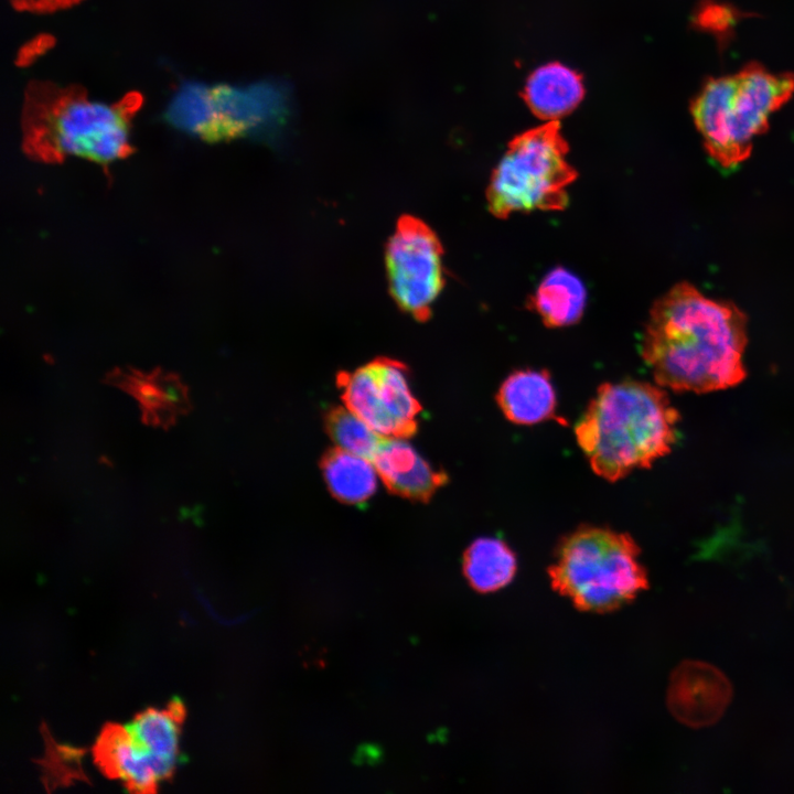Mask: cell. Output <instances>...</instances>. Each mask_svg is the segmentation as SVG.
Returning a JSON list of instances; mask_svg holds the SVG:
<instances>
[{"mask_svg":"<svg viewBox=\"0 0 794 794\" xmlns=\"http://www.w3.org/2000/svg\"><path fill=\"white\" fill-rule=\"evenodd\" d=\"M747 342V316L739 308L682 282L654 303L642 355L661 387L704 394L744 380Z\"/></svg>","mask_w":794,"mask_h":794,"instance_id":"cell-1","label":"cell"},{"mask_svg":"<svg viewBox=\"0 0 794 794\" xmlns=\"http://www.w3.org/2000/svg\"><path fill=\"white\" fill-rule=\"evenodd\" d=\"M142 103L139 92L104 103L79 85L32 81L21 111L22 149L42 163L77 157L107 167L132 153V120Z\"/></svg>","mask_w":794,"mask_h":794,"instance_id":"cell-2","label":"cell"},{"mask_svg":"<svg viewBox=\"0 0 794 794\" xmlns=\"http://www.w3.org/2000/svg\"><path fill=\"white\" fill-rule=\"evenodd\" d=\"M678 421L663 387L626 379L598 388L575 434L593 472L615 482L668 454Z\"/></svg>","mask_w":794,"mask_h":794,"instance_id":"cell-3","label":"cell"},{"mask_svg":"<svg viewBox=\"0 0 794 794\" xmlns=\"http://www.w3.org/2000/svg\"><path fill=\"white\" fill-rule=\"evenodd\" d=\"M793 94V73L750 63L736 73L708 78L693 98L690 112L709 155L730 168L749 158L772 114Z\"/></svg>","mask_w":794,"mask_h":794,"instance_id":"cell-4","label":"cell"},{"mask_svg":"<svg viewBox=\"0 0 794 794\" xmlns=\"http://www.w3.org/2000/svg\"><path fill=\"white\" fill-rule=\"evenodd\" d=\"M640 554L627 533L583 525L558 543L548 567L550 584L578 610H618L648 589Z\"/></svg>","mask_w":794,"mask_h":794,"instance_id":"cell-5","label":"cell"},{"mask_svg":"<svg viewBox=\"0 0 794 794\" xmlns=\"http://www.w3.org/2000/svg\"><path fill=\"white\" fill-rule=\"evenodd\" d=\"M568 151L558 120L517 135L492 173L489 211L498 218L516 212L562 211L567 187L578 176L567 161Z\"/></svg>","mask_w":794,"mask_h":794,"instance_id":"cell-6","label":"cell"},{"mask_svg":"<svg viewBox=\"0 0 794 794\" xmlns=\"http://www.w3.org/2000/svg\"><path fill=\"white\" fill-rule=\"evenodd\" d=\"M443 249L421 219L403 215L389 237L385 266L389 292L398 308L417 321L431 315L444 286Z\"/></svg>","mask_w":794,"mask_h":794,"instance_id":"cell-7","label":"cell"},{"mask_svg":"<svg viewBox=\"0 0 794 794\" xmlns=\"http://www.w3.org/2000/svg\"><path fill=\"white\" fill-rule=\"evenodd\" d=\"M407 366L377 357L353 372L336 375L345 407L385 437L409 438L418 430L422 407L412 394Z\"/></svg>","mask_w":794,"mask_h":794,"instance_id":"cell-8","label":"cell"},{"mask_svg":"<svg viewBox=\"0 0 794 794\" xmlns=\"http://www.w3.org/2000/svg\"><path fill=\"white\" fill-rule=\"evenodd\" d=\"M732 697L726 675L701 661H685L672 673L667 689V706L682 723L702 728L717 722Z\"/></svg>","mask_w":794,"mask_h":794,"instance_id":"cell-9","label":"cell"},{"mask_svg":"<svg viewBox=\"0 0 794 794\" xmlns=\"http://www.w3.org/2000/svg\"><path fill=\"white\" fill-rule=\"evenodd\" d=\"M94 753L108 776L135 792H152L173 773L141 747L127 727L108 726L100 733Z\"/></svg>","mask_w":794,"mask_h":794,"instance_id":"cell-10","label":"cell"},{"mask_svg":"<svg viewBox=\"0 0 794 794\" xmlns=\"http://www.w3.org/2000/svg\"><path fill=\"white\" fill-rule=\"evenodd\" d=\"M372 462L390 493L411 501L429 502L449 480L405 438L385 437Z\"/></svg>","mask_w":794,"mask_h":794,"instance_id":"cell-11","label":"cell"},{"mask_svg":"<svg viewBox=\"0 0 794 794\" xmlns=\"http://www.w3.org/2000/svg\"><path fill=\"white\" fill-rule=\"evenodd\" d=\"M496 403L511 422L529 426L554 417L557 397L548 372L518 369L504 379Z\"/></svg>","mask_w":794,"mask_h":794,"instance_id":"cell-12","label":"cell"},{"mask_svg":"<svg viewBox=\"0 0 794 794\" xmlns=\"http://www.w3.org/2000/svg\"><path fill=\"white\" fill-rule=\"evenodd\" d=\"M522 96L536 117L556 121L577 108L584 96V86L580 74L552 62L529 75Z\"/></svg>","mask_w":794,"mask_h":794,"instance_id":"cell-13","label":"cell"},{"mask_svg":"<svg viewBox=\"0 0 794 794\" xmlns=\"http://www.w3.org/2000/svg\"><path fill=\"white\" fill-rule=\"evenodd\" d=\"M320 468L329 492L341 503L362 507L376 492L377 471L364 457L335 447L322 455Z\"/></svg>","mask_w":794,"mask_h":794,"instance_id":"cell-14","label":"cell"},{"mask_svg":"<svg viewBox=\"0 0 794 794\" xmlns=\"http://www.w3.org/2000/svg\"><path fill=\"white\" fill-rule=\"evenodd\" d=\"M586 301L582 281L571 271L558 267L545 276L529 302L546 326L562 328L580 320Z\"/></svg>","mask_w":794,"mask_h":794,"instance_id":"cell-15","label":"cell"},{"mask_svg":"<svg viewBox=\"0 0 794 794\" xmlns=\"http://www.w3.org/2000/svg\"><path fill=\"white\" fill-rule=\"evenodd\" d=\"M462 568L473 590L490 593L506 587L514 579L517 561L504 540L480 537L465 549Z\"/></svg>","mask_w":794,"mask_h":794,"instance_id":"cell-16","label":"cell"},{"mask_svg":"<svg viewBox=\"0 0 794 794\" xmlns=\"http://www.w3.org/2000/svg\"><path fill=\"white\" fill-rule=\"evenodd\" d=\"M182 717V706L174 702L164 709L142 711L127 728L141 747L174 771L179 760Z\"/></svg>","mask_w":794,"mask_h":794,"instance_id":"cell-17","label":"cell"},{"mask_svg":"<svg viewBox=\"0 0 794 794\" xmlns=\"http://www.w3.org/2000/svg\"><path fill=\"white\" fill-rule=\"evenodd\" d=\"M324 425L336 447L371 461L385 438L346 407H330Z\"/></svg>","mask_w":794,"mask_h":794,"instance_id":"cell-18","label":"cell"},{"mask_svg":"<svg viewBox=\"0 0 794 794\" xmlns=\"http://www.w3.org/2000/svg\"><path fill=\"white\" fill-rule=\"evenodd\" d=\"M130 388L141 400V404L151 411L167 405L161 384L144 377H130Z\"/></svg>","mask_w":794,"mask_h":794,"instance_id":"cell-19","label":"cell"},{"mask_svg":"<svg viewBox=\"0 0 794 794\" xmlns=\"http://www.w3.org/2000/svg\"><path fill=\"white\" fill-rule=\"evenodd\" d=\"M19 11L51 13L71 8L83 0H8Z\"/></svg>","mask_w":794,"mask_h":794,"instance_id":"cell-20","label":"cell"}]
</instances>
